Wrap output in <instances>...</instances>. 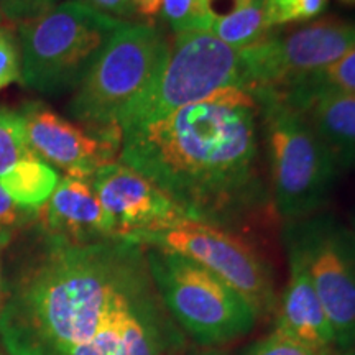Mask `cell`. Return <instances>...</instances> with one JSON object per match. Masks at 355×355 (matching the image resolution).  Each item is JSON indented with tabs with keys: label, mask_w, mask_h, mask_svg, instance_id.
<instances>
[{
	"label": "cell",
	"mask_w": 355,
	"mask_h": 355,
	"mask_svg": "<svg viewBox=\"0 0 355 355\" xmlns=\"http://www.w3.org/2000/svg\"><path fill=\"white\" fill-rule=\"evenodd\" d=\"M8 355H184L145 247L125 239L68 243L43 235L0 308Z\"/></svg>",
	"instance_id": "1"
},
{
	"label": "cell",
	"mask_w": 355,
	"mask_h": 355,
	"mask_svg": "<svg viewBox=\"0 0 355 355\" xmlns=\"http://www.w3.org/2000/svg\"><path fill=\"white\" fill-rule=\"evenodd\" d=\"M121 162L191 220L216 227H234L273 204L261 166L259 105L239 87L123 132Z\"/></svg>",
	"instance_id": "2"
},
{
	"label": "cell",
	"mask_w": 355,
	"mask_h": 355,
	"mask_svg": "<svg viewBox=\"0 0 355 355\" xmlns=\"http://www.w3.org/2000/svg\"><path fill=\"white\" fill-rule=\"evenodd\" d=\"M248 94L259 105L272 202L278 216L288 222L318 214L344 175L334 153L308 119L278 92L255 89Z\"/></svg>",
	"instance_id": "3"
},
{
	"label": "cell",
	"mask_w": 355,
	"mask_h": 355,
	"mask_svg": "<svg viewBox=\"0 0 355 355\" xmlns=\"http://www.w3.org/2000/svg\"><path fill=\"white\" fill-rule=\"evenodd\" d=\"M170 53L162 28L123 21L74 91L69 115L91 132L122 133V117L158 81Z\"/></svg>",
	"instance_id": "4"
},
{
	"label": "cell",
	"mask_w": 355,
	"mask_h": 355,
	"mask_svg": "<svg viewBox=\"0 0 355 355\" xmlns=\"http://www.w3.org/2000/svg\"><path fill=\"white\" fill-rule=\"evenodd\" d=\"M123 24L83 0H66L19 25L20 81L44 96L76 91Z\"/></svg>",
	"instance_id": "5"
},
{
	"label": "cell",
	"mask_w": 355,
	"mask_h": 355,
	"mask_svg": "<svg viewBox=\"0 0 355 355\" xmlns=\"http://www.w3.org/2000/svg\"><path fill=\"white\" fill-rule=\"evenodd\" d=\"M159 298L186 339L196 347H225L250 336L260 321L232 286L194 260L145 247Z\"/></svg>",
	"instance_id": "6"
},
{
	"label": "cell",
	"mask_w": 355,
	"mask_h": 355,
	"mask_svg": "<svg viewBox=\"0 0 355 355\" xmlns=\"http://www.w3.org/2000/svg\"><path fill=\"white\" fill-rule=\"evenodd\" d=\"M242 86L241 50L211 33H176L162 76L127 110L119 127L123 133L148 125L220 89Z\"/></svg>",
	"instance_id": "7"
},
{
	"label": "cell",
	"mask_w": 355,
	"mask_h": 355,
	"mask_svg": "<svg viewBox=\"0 0 355 355\" xmlns=\"http://www.w3.org/2000/svg\"><path fill=\"white\" fill-rule=\"evenodd\" d=\"M285 252L308 272L334 331L337 355L355 345V241L332 212L288 220L282 230Z\"/></svg>",
	"instance_id": "8"
},
{
	"label": "cell",
	"mask_w": 355,
	"mask_h": 355,
	"mask_svg": "<svg viewBox=\"0 0 355 355\" xmlns=\"http://www.w3.org/2000/svg\"><path fill=\"white\" fill-rule=\"evenodd\" d=\"M137 243L194 260L241 293L260 319L272 316L277 311L278 293L268 261L229 229L186 220L175 227L145 235Z\"/></svg>",
	"instance_id": "9"
},
{
	"label": "cell",
	"mask_w": 355,
	"mask_h": 355,
	"mask_svg": "<svg viewBox=\"0 0 355 355\" xmlns=\"http://www.w3.org/2000/svg\"><path fill=\"white\" fill-rule=\"evenodd\" d=\"M355 48V21L318 20L288 35H268L241 50L243 91L283 92Z\"/></svg>",
	"instance_id": "10"
},
{
	"label": "cell",
	"mask_w": 355,
	"mask_h": 355,
	"mask_svg": "<svg viewBox=\"0 0 355 355\" xmlns=\"http://www.w3.org/2000/svg\"><path fill=\"white\" fill-rule=\"evenodd\" d=\"M91 181L115 239L137 242L145 235L191 220L157 184L122 162L102 166Z\"/></svg>",
	"instance_id": "11"
},
{
	"label": "cell",
	"mask_w": 355,
	"mask_h": 355,
	"mask_svg": "<svg viewBox=\"0 0 355 355\" xmlns=\"http://www.w3.org/2000/svg\"><path fill=\"white\" fill-rule=\"evenodd\" d=\"M26 139L35 155L66 173V176L92 178L121 153L122 133H96L61 117L42 102H28L20 109Z\"/></svg>",
	"instance_id": "12"
},
{
	"label": "cell",
	"mask_w": 355,
	"mask_h": 355,
	"mask_svg": "<svg viewBox=\"0 0 355 355\" xmlns=\"http://www.w3.org/2000/svg\"><path fill=\"white\" fill-rule=\"evenodd\" d=\"M42 234L68 243L115 239L91 178L64 176L38 214Z\"/></svg>",
	"instance_id": "13"
},
{
	"label": "cell",
	"mask_w": 355,
	"mask_h": 355,
	"mask_svg": "<svg viewBox=\"0 0 355 355\" xmlns=\"http://www.w3.org/2000/svg\"><path fill=\"white\" fill-rule=\"evenodd\" d=\"M286 259L288 282L278 296L273 329L316 355H337L334 331L308 272L296 257L286 254Z\"/></svg>",
	"instance_id": "14"
},
{
	"label": "cell",
	"mask_w": 355,
	"mask_h": 355,
	"mask_svg": "<svg viewBox=\"0 0 355 355\" xmlns=\"http://www.w3.org/2000/svg\"><path fill=\"white\" fill-rule=\"evenodd\" d=\"M277 92V91H275ZM279 94V92H278ZM298 109L334 153L340 171L355 168V94H279Z\"/></svg>",
	"instance_id": "15"
},
{
	"label": "cell",
	"mask_w": 355,
	"mask_h": 355,
	"mask_svg": "<svg viewBox=\"0 0 355 355\" xmlns=\"http://www.w3.org/2000/svg\"><path fill=\"white\" fill-rule=\"evenodd\" d=\"M60 183V175L38 155L20 159L0 176V186L20 206L40 209Z\"/></svg>",
	"instance_id": "16"
},
{
	"label": "cell",
	"mask_w": 355,
	"mask_h": 355,
	"mask_svg": "<svg viewBox=\"0 0 355 355\" xmlns=\"http://www.w3.org/2000/svg\"><path fill=\"white\" fill-rule=\"evenodd\" d=\"M265 7L266 0H252L227 15L216 19L209 33L235 50H245L268 37Z\"/></svg>",
	"instance_id": "17"
},
{
	"label": "cell",
	"mask_w": 355,
	"mask_h": 355,
	"mask_svg": "<svg viewBox=\"0 0 355 355\" xmlns=\"http://www.w3.org/2000/svg\"><path fill=\"white\" fill-rule=\"evenodd\" d=\"M313 92L355 94V48L334 64L309 74L279 94H313Z\"/></svg>",
	"instance_id": "18"
},
{
	"label": "cell",
	"mask_w": 355,
	"mask_h": 355,
	"mask_svg": "<svg viewBox=\"0 0 355 355\" xmlns=\"http://www.w3.org/2000/svg\"><path fill=\"white\" fill-rule=\"evenodd\" d=\"M158 15L175 33H209L214 21L211 0H162Z\"/></svg>",
	"instance_id": "19"
},
{
	"label": "cell",
	"mask_w": 355,
	"mask_h": 355,
	"mask_svg": "<svg viewBox=\"0 0 355 355\" xmlns=\"http://www.w3.org/2000/svg\"><path fill=\"white\" fill-rule=\"evenodd\" d=\"M35 155L26 139L25 121L20 110L0 105V176L12 170L20 159Z\"/></svg>",
	"instance_id": "20"
},
{
	"label": "cell",
	"mask_w": 355,
	"mask_h": 355,
	"mask_svg": "<svg viewBox=\"0 0 355 355\" xmlns=\"http://www.w3.org/2000/svg\"><path fill=\"white\" fill-rule=\"evenodd\" d=\"M329 0H266V25L275 26L298 24L316 19L327 8Z\"/></svg>",
	"instance_id": "21"
},
{
	"label": "cell",
	"mask_w": 355,
	"mask_h": 355,
	"mask_svg": "<svg viewBox=\"0 0 355 355\" xmlns=\"http://www.w3.org/2000/svg\"><path fill=\"white\" fill-rule=\"evenodd\" d=\"M86 3L127 24H152L162 7V0H86Z\"/></svg>",
	"instance_id": "22"
},
{
	"label": "cell",
	"mask_w": 355,
	"mask_h": 355,
	"mask_svg": "<svg viewBox=\"0 0 355 355\" xmlns=\"http://www.w3.org/2000/svg\"><path fill=\"white\" fill-rule=\"evenodd\" d=\"M38 214L40 209L20 206L0 186V248L7 247L21 229L38 220Z\"/></svg>",
	"instance_id": "23"
},
{
	"label": "cell",
	"mask_w": 355,
	"mask_h": 355,
	"mask_svg": "<svg viewBox=\"0 0 355 355\" xmlns=\"http://www.w3.org/2000/svg\"><path fill=\"white\" fill-rule=\"evenodd\" d=\"M237 355H316L304 345L272 329L268 334L247 344Z\"/></svg>",
	"instance_id": "24"
},
{
	"label": "cell",
	"mask_w": 355,
	"mask_h": 355,
	"mask_svg": "<svg viewBox=\"0 0 355 355\" xmlns=\"http://www.w3.org/2000/svg\"><path fill=\"white\" fill-rule=\"evenodd\" d=\"M21 64L20 55L10 32L2 28L0 32V89L20 81Z\"/></svg>",
	"instance_id": "25"
},
{
	"label": "cell",
	"mask_w": 355,
	"mask_h": 355,
	"mask_svg": "<svg viewBox=\"0 0 355 355\" xmlns=\"http://www.w3.org/2000/svg\"><path fill=\"white\" fill-rule=\"evenodd\" d=\"M60 0H10L3 10V17L10 21H26L37 19L53 7H56Z\"/></svg>",
	"instance_id": "26"
},
{
	"label": "cell",
	"mask_w": 355,
	"mask_h": 355,
	"mask_svg": "<svg viewBox=\"0 0 355 355\" xmlns=\"http://www.w3.org/2000/svg\"><path fill=\"white\" fill-rule=\"evenodd\" d=\"M184 355H230V352L225 347H196V345H191V347L186 350Z\"/></svg>",
	"instance_id": "27"
},
{
	"label": "cell",
	"mask_w": 355,
	"mask_h": 355,
	"mask_svg": "<svg viewBox=\"0 0 355 355\" xmlns=\"http://www.w3.org/2000/svg\"><path fill=\"white\" fill-rule=\"evenodd\" d=\"M350 230H352V235H354V241H355V216H354V219H352V222H350Z\"/></svg>",
	"instance_id": "28"
},
{
	"label": "cell",
	"mask_w": 355,
	"mask_h": 355,
	"mask_svg": "<svg viewBox=\"0 0 355 355\" xmlns=\"http://www.w3.org/2000/svg\"><path fill=\"white\" fill-rule=\"evenodd\" d=\"M340 3H345V6H355V0H339Z\"/></svg>",
	"instance_id": "29"
},
{
	"label": "cell",
	"mask_w": 355,
	"mask_h": 355,
	"mask_svg": "<svg viewBox=\"0 0 355 355\" xmlns=\"http://www.w3.org/2000/svg\"><path fill=\"white\" fill-rule=\"evenodd\" d=\"M343 355H355V345H354L352 349L349 350V352H345V354H343Z\"/></svg>",
	"instance_id": "30"
},
{
	"label": "cell",
	"mask_w": 355,
	"mask_h": 355,
	"mask_svg": "<svg viewBox=\"0 0 355 355\" xmlns=\"http://www.w3.org/2000/svg\"><path fill=\"white\" fill-rule=\"evenodd\" d=\"M3 20H7V19H6V17H3V13H2V10H0V25H2V24H3Z\"/></svg>",
	"instance_id": "31"
},
{
	"label": "cell",
	"mask_w": 355,
	"mask_h": 355,
	"mask_svg": "<svg viewBox=\"0 0 355 355\" xmlns=\"http://www.w3.org/2000/svg\"><path fill=\"white\" fill-rule=\"evenodd\" d=\"M0 32H2V28H0Z\"/></svg>",
	"instance_id": "32"
},
{
	"label": "cell",
	"mask_w": 355,
	"mask_h": 355,
	"mask_svg": "<svg viewBox=\"0 0 355 355\" xmlns=\"http://www.w3.org/2000/svg\"><path fill=\"white\" fill-rule=\"evenodd\" d=\"M83 2H86V0H83Z\"/></svg>",
	"instance_id": "33"
}]
</instances>
